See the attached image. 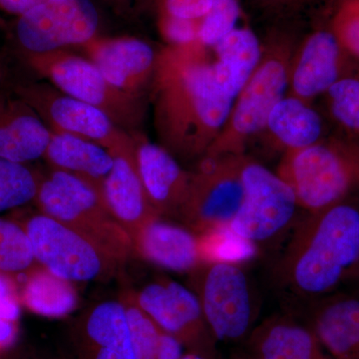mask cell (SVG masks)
Returning a JSON list of instances; mask_svg holds the SVG:
<instances>
[{
  "instance_id": "cb8c5ba5",
  "label": "cell",
  "mask_w": 359,
  "mask_h": 359,
  "mask_svg": "<svg viewBox=\"0 0 359 359\" xmlns=\"http://www.w3.org/2000/svg\"><path fill=\"white\" fill-rule=\"evenodd\" d=\"M321 341L339 358H347L359 349V302L344 299L328 304L316 318Z\"/></svg>"
},
{
  "instance_id": "7bdbcfd3",
  "label": "cell",
  "mask_w": 359,
  "mask_h": 359,
  "mask_svg": "<svg viewBox=\"0 0 359 359\" xmlns=\"http://www.w3.org/2000/svg\"><path fill=\"white\" fill-rule=\"evenodd\" d=\"M181 359H205V358H202V356L199 355V354L190 353V354H186V355H184L183 358H182Z\"/></svg>"
},
{
  "instance_id": "d4e9b609",
  "label": "cell",
  "mask_w": 359,
  "mask_h": 359,
  "mask_svg": "<svg viewBox=\"0 0 359 359\" xmlns=\"http://www.w3.org/2000/svg\"><path fill=\"white\" fill-rule=\"evenodd\" d=\"M22 301L39 316L63 318L76 309L78 297L70 282L42 269L30 275L23 289Z\"/></svg>"
},
{
  "instance_id": "5b68a950",
  "label": "cell",
  "mask_w": 359,
  "mask_h": 359,
  "mask_svg": "<svg viewBox=\"0 0 359 359\" xmlns=\"http://www.w3.org/2000/svg\"><path fill=\"white\" fill-rule=\"evenodd\" d=\"M244 156L224 155L202 158L190 176L186 199L178 217L184 226L197 236L223 230L242 205Z\"/></svg>"
},
{
  "instance_id": "7a4b0ae2",
  "label": "cell",
  "mask_w": 359,
  "mask_h": 359,
  "mask_svg": "<svg viewBox=\"0 0 359 359\" xmlns=\"http://www.w3.org/2000/svg\"><path fill=\"white\" fill-rule=\"evenodd\" d=\"M295 226L280 261L276 282L302 299L334 289L359 262V211L335 204L311 212Z\"/></svg>"
},
{
  "instance_id": "d590c367",
  "label": "cell",
  "mask_w": 359,
  "mask_h": 359,
  "mask_svg": "<svg viewBox=\"0 0 359 359\" xmlns=\"http://www.w3.org/2000/svg\"><path fill=\"white\" fill-rule=\"evenodd\" d=\"M20 316V306L11 280L0 273V318L15 323Z\"/></svg>"
},
{
  "instance_id": "7c38bea8",
  "label": "cell",
  "mask_w": 359,
  "mask_h": 359,
  "mask_svg": "<svg viewBox=\"0 0 359 359\" xmlns=\"http://www.w3.org/2000/svg\"><path fill=\"white\" fill-rule=\"evenodd\" d=\"M290 69L285 58L261 61L241 90L218 138L205 156L242 155L245 142L266 128L269 114L285 97Z\"/></svg>"
},
{
  "instance_id": "e575fe53",
  "label": "cell",
  "mask_w": 359,
  "mask_h": 359,
  "mask_svg": "<svg viewBox=\"0 0 359 359\" xmlns=\"http://www.w3.org/2000/svg\"><path fill=\"white\" fill-rule=\"evenodd\" d=\"M200 21L159 18V28L170 45H185L198 40Z\"/></svg>"
},
{
  "instance_id": "4dcf8cb0",
  "label": "cell",
  "mask_w": 359,
  "mask_h": 359,
  "mask_svg": "<svg viewBox=\"0 0 359 359\" xmlns=\"http://www.w3.org/2000/svg\"><path fill=\"white\" fill-rule=\"evenodd\" d=\"M242 8L238 0H214L200 20L198 40L205 47H214L237 28Z\"/></svg>"
},
{
  "instance_id": "836d02e7",
  "label": "cell",
  "mask_w": 359,
  "mask_h": 359,
  "mask_svg": "<svg viewBox=\"0 0 359 359\" xmlns=\"http://www.w3.org/2000/svg\"><path fill=\"white\" fill-rule=\"evenodd\" d=\"M159 18L200 21L214 0H155Z\"/></svg>"
},
{
  "instance_id": "f1b7e54d",
  "label": "cell",
  "mask_w": 359,
  "mask_h": 359,
  "mask_svg": "<svg viewBox=\"0 0 359 359\" xmlns=\"http://www.w3.org/2000/svg\"><path fill=\"white\" fill-rule=\"evenodd\" d=\"M124 304L136 359H156L162 330L139 306L134 294L127 292L120 299Z\"/></svg>"
},
{
  "instance_id": "484cf974",
  "label": "cell",
  "mask_w": 359,
  "mask_h": 359,
  "mask_svg": "<svg viewBox=\"0 0 359 359\" xmlns=\"http://www.w3.org/2000/svg\"><path fill=\"white\" fill-rule=\"evenodd\" d=\"M262 359H320L313 335L292 323L269 327L261 344Z\"/></svg>"
},
{
  "instance_id": "2e32d148",
  "label": "cell",
  "mask_w": 359,
  "mask_h": 359,
  "mask_svg": "<svg viewBox=\"0 0 359 359\" xmlns=\"http://www.w3.org/2000/svg\"><path fill=\"white\" fill-rule=\"evenodd\" d=\"M135 297L162 332L174 335L182 344L205 323L197 295L174 280L149 283Z\"/></svg>"
},
{
  "instance_id": "83f0119b",
  "label": "cell",
  "mask_w": 359,
  "mask_h": 359,
  "mask_svg": "<svg viewBox=\"0 0 359 359\" xmlns=\"http://www.w3.org/2000/svg\"><path fill=\"white\" fill-rule=\"evenodd\" d=\"M36 263L25 226L0 218V273L14 275Z\"/></svg>"
},
{
  "instance_id": "f546056e",
  "label": "cell",
  "mask_w": 359,
  "mask_h": 359,
  "mask_svg": "<svg viewBox=\"0 0 359 359\" xmlns=\"http://www.w3.org/2000/svg\"><path fill=\"white\" fill-rule=\"evenodd\" d=\"M198 237L203 263L224 262L238 264L256 255V245L233 235L228 228Z\"/></svg>"
},
{
  "instance_id": "5bb4252c",
  "label": "cell",
  "mask_w": 359,
  "mask_h": 359,
  "mask_svg": "<svg viewBox=\"0 0 359 359\" xmlns=\"http://www.w3.org/2000/svg\"><path fill=\"white\" fill-rule=\"evenodd\" d=\"M112 155L114 164L104 182V201L134 244L145 226L160 217L149 202L142 183L136 150Z\"/></svg>"
},
{
  "instance_id": "1f68e13d",
  "label": "cell",
  "mask_w": 359,
  "mask_h": 359,
  "mask_svg": "<svg viewBox=\"0 0 359 359\" xmlns=\"http://www.w3.org/2000/svg\"><path fill=\"white\" fill-rule=\"evenodd\" d=\"M327 93L335 119L347 128L359 130V80L339 79Z\"/></svg>"
},
{
  "instance_id": "d6986e66",
  "label": "cell",
  "mask_w": 359,
  "mask_h": 359,
  "mask_svg": "<svg viewBox=\"0 0 359 359\" xmlns=\"http://www.w3.org/2000/svg\"><path fill=\"white\" fill-rule=\"evenodd\" d=\"M134 249L150 263L177 273H191L203 263L199 237L161 218L145 226Z\"/></svg>"
},
{
  "instance_id": "f35d334b",
  "label": "cell",
  "mask_w": 359,
  "mask_h": 359,
  "mask_svg": "<svg viewBox=\"0 0 359 359\" xmlns=\"http://www.w3.org/2000/svg\"><path fill=\"white\" fill-rule=\"evenodd\" d=\"M46 0H0V9L20 16L43 4Z\"/></svg>"
},
{
  "instance_id": "74e56055",
  "label": "cell",
  "mask_w": 359,
  "mask_h": 359,
  "mask_svg": "<svg viewBox=\"0 0 359 359\" xmlns=\"http://www.w3.org/2000/svg\"><path fill=\"white\" fill-rule=\"evenodd\" d=\"M183 344L174 335L161 332L156 359H181L183 358Z\"/></svg>"
},
{
  "instance_id": "ac0fdd59",
  "label": "cell",
  "mask_w": 359,
  "mask_h": 359,
  "mask_svg": "<svg viewBox=\"0 0 359 359\" xmlns=\"http://www.w3.org/2000/svg\"><path fill=\"white\" fill-rule=\"evenodd\" d=\"M341 47L330 29H318L309 35L290 70L294 96L306 101L327 92L339 79Z\"/></svg>"
},
{
  "instance_id": "4316f807",
  "label": "cell",
  "mask_w": 359,
  "mask_h": 359,
  "mask_svg": "<svg viewBox=\"0 0 359 359\" xmlns=\"http://www.w3.org/2000/svg\"><path fill=\"white\" fill-rule=\"evenodd\" d=\"M41 178L27 164L0 159V212L36 199Z\"/></svg>"
},
{
  "instance_id": "6da1fadb",
  "label": "cell",
  "mask_w": 359,
  "mask_h": 359,
  "mask_svg": "<svg viewBox=\"0 0 359 359\" xmlns=\"http://www.w3.org/2000/svg\"><path fill=\"white\" fill-rule=\"evenodd\" d=\"M205 47L196 40L162 49L149 90L158 144L178 161L205 157L235 102L217 81Z\"/></svg>"
},
{
  "instance_id": "ba28073f",
  "label": "cell",
  "mask_w": 359,
  "mask_h": 359,
  "mask_svg": "<svg viewBox=\"0 0 359 359\" xmlns=\"http://www.w3.org/2000/svg\"><path fill=\"white\" fill-rule=\"evenodd\" d=\"M13 93L32 106L52 132L81 137L111 154L136 150L134 135L119 128L99 108L63 93L49 82H20Z\"/></svg>"
},
{
  "instance_id": "8d00e7d4",
  "label": "cell",
  "mask_w": 359,
  "mask_h": 359,
  "mask_svg": "<svg viewBox=\"0 0 359 359\" xmlns=\"http://www.w3.org/2000/svg\"><path fill=\"white\" fill-rule=\"evenodd\" d=\"M83 359H136L132 344L101 346L80 351Z\"/></svg>"
},
{
  "instance_id": "44dd1931",
  "label": "cell",
  "mask_w": 359,
  "mask_h": 359,
  "mask_svg": "<svg viewBox=\"0 0 359 359\" xmlns=\"http://www.w3.org/2000/svg\"><path fill=\"white\" fill-rule=\"evenodd\" d=\"M215 76L224 93L235 100L261 63V45L248 27L235 28L215 45Z\"/></svg>"
},
{
  "instance_id": "4fadbf2b",
  "label": "cell",
  "mask_w": 359,
  "mask_h": 359,
  "mask_svg": "<svg viewBox=\"0 0 359 359\" xmlns=\"http://www.w3.org/2000/svg\"><path fill=\"white\" fill-rule=\"evenodd\" d=\"M88 59L116 88L144 99L154 76L158 53L134 37L98 39L82 45Z\"/></svg>"
},
{
  "instance_id": "9a60e30c",
  "label": "cell",
  "mask_w": 359,
  "mask_h": 359,
  "mask_svg": "<svg viewBox=\"0 0 359 359\" xmlns=\"http://www.w3.org/2000/svg\"><path fill=\"white\" fill-rule=\"evenodd\" d=\"M136 159L149 202L158 216L177 218L186 199L191 174L160 146L135 134Z\"/></svg>"
},
{
  "instance_id": "603a6c76",
  "label": "cell",
  "mask_w": 359,
  "mask_h": 359,
  "mask_svg": "<svg viewBox=\"0 0 359 359\" xmlns=\"http://www.w3.org/2000/svg\"><path fill=\"white\" fill-rule=\"evenodd\" d=\"M77 337L79 351L132 344L124 304L107 301L92 306L78 321Z\"/></svg>"
},
{
  "instance_id": "9c48e42d",
  "label": "cell",
  "mask_w": 359,
  "mask_h": 359,
  "mask_svg": "<svg viewBox=\"0 0 359 359\" xmlns=\"http://www.w3.org/2000/svg\"><path fill=\"white\" fill-rule=\"evenodd\" d=\"M190 273L205 323L218 339H236L249 330L256 297L247 273L237 264L204 262Z\"/></svg>"
},
{
  "instance_id": "8992f818",
  "label": "cell",
  "mask_w": 359,
  "mask_h": 359,
  "mask_svg": "<svg viewBox=\"0 0 359 359\" xmlns=\"http://www.w3.org/2000/svg\"><path fill=\"white\" fill-rule=\"evenodd\" d=\"M35 262L70 283L111 280L123 264L57 219L44 214L26 222Z\"/></svg>"
},
{
  "instance_id": "b9f144b4",
  "label": "cell",
  "mask_w": 359,
  "mask_h": 359,
  "mask_svg": "<svg viewBox=\"0 0 359 359\" xmlns=\"http://www.w3.org/2000/svg\"><path fill=\"white\" fill-rule=\"evenodd\" d=\"M7 75V65L6 60H4V56L0 54V88H1L2 85H4V81H6V78Z\"/></svg>"
},
{
  "instance_id": "e0dca14e",
  "label": "cell",
  "mask_w": 359,
  "mask_h": 359,
  "mask_svg": "<svg viewBox=\"0 0 359 359\" xmlns=\"http://www.w3.org/2000/svg\"><path fill=\"white\" fill-rule=\"evenodd\" d=\"M51 130L32 106L0 93V159L27 164L43 158Z\"/></svg>"
},
{
  "instance_id": "30bf717a",
  "label": "cell",
  "mask_w": 359,
  "mask_h": 359,
  "mask_svg": "<svg viewBox=\"0 0 359 359\" xmlns=\"http://www.w3.org/2000/svg\"><path fill=\"white\" fill-rule=\"evenodd\" d=\"M278 174L292 187L299 207L314 212L337 204L358 176L359 164L346 151L318 142L287 151Z\"/></svg>"
},
{
  "instance_id": "ab89813d",
  "label": "cell",
  "mask_w": 359,
  "mask_h": 359,
  "mask_svg": "<svg viewBox=\"0 0 359 359\" xmlns=\"http://www.w3.org/2000/svg\"><path fill=\"white\" fill-rule=\"evenodd\" d=\"M15 337L16 327L13 321L0 318V349L11 346Z\"/></svg>"
},
{
  "instance_id": "52a82bcc",
  "label": "cell",
  "mask_w": 359,
  "mask_h": 359,
  "mask_svg": "<svg viewBox=\"0 0 359 359\" xmlns=\"http://www.w3.org/2000/svg\"><path fill=\"white\" fill-rule=\"evenodd\" d=\"M242 205L228 230L255 245L280 238L289 230L297 214V196L278 174L243 158Z\"/></svg>"
},
{
  "instance_id": "60d3db41",
  "label": "cell",
  "mask_w": 359,
  "mask_h": 359,
  "mask_svg": "<svg viewBox=\"0 0 359 359\" xmlns=\"http://www.w3.org/2000/svg\"><path fill=\"white\" fill-rule=\"evenodd\" d=\"M262 6L269 8H295L306 2V0H257Z\"/></svg>"
},
{
  "instance_id": "7402d4cb",
  "label": "cell",
  "mask_w": 359,
  "mask_h": 359,
  "mask_svg": "<svg viewBox=\"0 0 359 359\" xmlns=\"http://www.w3.org/2000/svg\"><path fill=\"white\" fill-rule=\"evenodd\" d=\"M266 128L287 151H294L318 143L323 122L306 101L285 96L271 110Z\"/></svg>"
},
{
  "instance_id": "3957f363",
  "label": "cell",
  "mask_w": 359,
  "mask_h": 359,
  "mask_svg": "<svg viewBox=\"0 0 359 359\" xmlns=\"http://www.w3.org/2000/svg\"><path fill=\"white\" fill-rule=\"evenodd\" d=\"M42 214L57 219L125 264L134 254L127 231L112 216L104 198L83 180L51 170L42 176L37 193Z\"/></svg>"
},
{
  "instance_id": "ffe728a7",
  "label": "cell",
  "mask_w": 359,
  "mask_h": 359,
  "mask_svg": "<svg viewBox=\"0 0 359 359\" xmlns=\"http://www.w3.org/2000/svg\"><path fill=\"white\" fill-rule=\"evenodd\" d=\"M43 158L52 170L83 180L103 197L104 182L114 164V158L107 149L81 137L51 131Z\"/></svg>"
},
{
  "instance_id": "d6a6232c",
  "label": "cell",
  "mask_w": 359,
  "mask_h": 359,
  "mask_svg": "<svg viewBox=\"0 0 359 359\" xmlns=\"http://www.w3.org/2000/svg\"><path fill=\"white\" fill-rule=\"evenodd\" d=\"M330 29L342 47L359 57V0H337Z\"/></svg>"
},
{
  "instance_id": "277c9868",
  "label": "cell",
  "mask_w": 359,
  "mask_h": 359,
  "mask_svg": "<svg viewBox=\"0 0 359 359\" xmlns=\"http://www.w3.org/2000/svg\"><path fill=\"white\" fill-rule=\"evenodd\" d=\"M20 57L63 93L102 110L127 133L137 134L143 124L145 100L116 88L88 58L66 50Z\"/></svg>"
},
{
  "instance_id": "8fae6325",
  "label": "cell",
  "mask_w": 359,
  "mask_h": 359,
  "mask_svg": "<svg viewBox=\"0 0 359 359\" xmlns=\"http://www.w3.org/2000/svg\"><path fill=\"white\" fill-rule=\"evenodd\" d=\"M99 25L91 0H46L18 16L13 39L20 55L49 53L87 43L97 37Z\"/></svg>"
}]
</instances>
